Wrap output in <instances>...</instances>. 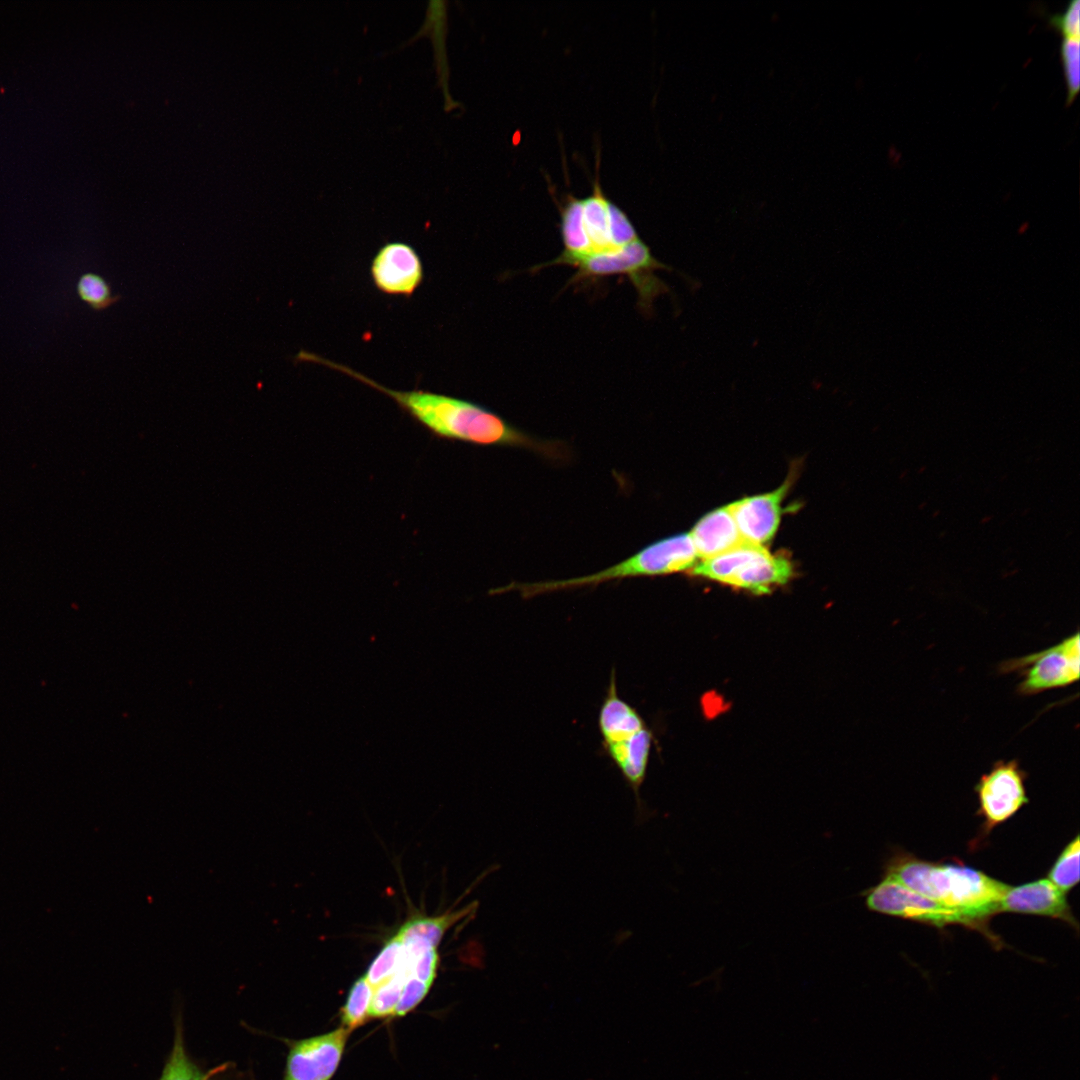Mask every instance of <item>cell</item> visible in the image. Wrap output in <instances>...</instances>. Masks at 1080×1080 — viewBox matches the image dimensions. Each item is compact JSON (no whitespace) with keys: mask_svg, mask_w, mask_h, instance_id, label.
<instances>
[{"mask_svg":"<svg viewBox=\"0 0 1080 1080\" xmlns=\"http://www.w3.org/2000/svg\"><path fill=\"white\" fill-rule=\"evenodd\" d=\"M295 359L323 365L386 395L435 438L473 445L521 447L550 460L568 457V449L562 442L533 437L471 400L422 389L389 388L347 365L306 350H301Z\"/></svg>","mask_w":1080,"mask_h":1080,"instance_id":"1","label":"cell"},{"mask_svg":"<svg viewBox=\"0 0 1080 1080\" xmlns=\"http://www.w3.org/2000/svg\"><path fill=\"white\" fill-rule=\"evenodd\" d=\"M958 912L970 928L991 937L985 922L999 913L1009 885L963 864L934 863L907 853L892 855L884 874Z\"/></svg>","mask_w":1080,"mask_h":1080,"instance_id":"2","label":"cell"},{"mask_svg":"<svg viewBox=\"0 0 1080 1080\" xmlns=\"http://www.w3.org/2000/svg\"><path fill=\"white\" fill-rule=\"evenodd\" d=\"M603 746L635 795L638 823L646 818L640 799L652 745V732L637 710L620 698L612 671L598 718Z\"/></svg>","mask_w":1080,"mask_h":1080,"instance_id":"3","label":"cell"},{"mask_svg":"<svg viewBox=\"0 0 1080 1080\" xmlns=\"http://www.w3.org/2000/svg\"><path fill=\"white\" fill-rule=\"evenodd\" d=\"M697 558L689 534H677L651 543L631 557L590 575L537 583H511L490 590L489 593L519 591L522 597L531 598L543 593L597 585L615 579L688 571L696 565Z\"/></svg>","mask_w":1080,"mask_h":1080,"instance_id":"4","label":"cell"},{"mask_svg":"<svg viewBox=\"0 0 1080 1080\" xmlns=\"http://www.w3.org/2000/svg\"><path fill=\"white\" fill-rule=\"evenodd\" d=\"M556 264L569 265L576 269L570 283L612 275L627 276L638 293L639 305L644 311H649L654 300L668 291V286L655 271L670 268L658 261L641 239L620 248L580 257L559 255L549 263L533 269L539 270Z\"/></svg>","mask_w":1080,"mask_h":1080,"instance_id":"5","label":"cell"},{"mask_svg":"<svg viewBox=\"0 0 1080 1080\" xmlns=\"http://www.w3.org/2000/svg\"><path fill=\"white\" fill-rule=\"evenodd\" d=\"M792 570L784 556L745 541L721 555L697 562L690 573L762 594L786 583Z\"/></svg>","mask_w":1080,"mask_h":1080,"instance_id":"6","label":"cell"},{"mask_svg":"<svg viewBox=\"0 0 1080 1080\" xmlns=\"http://www.w3.org/2000/svg\"><path fill=\"white\" fill-rule=\"evenodd\" d=\"M1001 674L1017 673L1019 696H1034L1074 684L1080 676L1079 632L1059 643L1025 656L1007 659L998 668Z\"/></svg>","mask_w":1080,"mask_h":1080,"instance_id":"7","label":"cell"},{"mask_svg":"<svg viewBox=\"0 0 1080 1080\" xmlns=\"http://www.w3.org/2000/svg\"><path fill=\"white\" fill-rule=\"evenodd\" d=\"M1026 779L1027 773L1017 759L997 760L989 772L981 775L974 791L979 803L977 814L983 818L982 839L1029 802Z\"/></svg>","mask_w":1080,"mask_h":1080,"instance_id":"8","label":"cell"},{"mask_svg":"<svg viewBox=\"0 0 1080 1080\" xmlns=\"http://www.w3.org/2000/svg\"><path fill=\"white\" fill-rule=\"evenodd\" d=\"M869 910L937 927L949 924L968 926L955 910L906 887L891 876L883 875L875 886L862 893Z\"/></svg>","mask_w":1080,"mask_h":1080,"instance_id":"9","label":"cell"},{"mask_svg":"<svg viewBox=\"0 0 1080 1080\" xmlns=\"http://www.w3.org/2000/svg\"><path fill=\"white\" fill-rule=\"evenodd\" d=\"M350 1033L340 1026L329 1033L292 1041L284 1080H330L339 1066Z\"/></svg>","mask_w":1080,"mask_h":1080,"instance_id":"10","label":"cell"},{"mask_svg":"<svg viewBox=\"0 0 1080 1080\" xmlns=\"http://www.w3.org/2000/svg\"><path fill=\"white\" fill-rule=\"evenodd\" d=\"M370 274L374 286L392 296L411 297L424 278L423 264L417 251L404 242H388L374 255Z\"/></svg>","mask_w":1080,"mask_h":1080,"instance_id":"11","label":"cell"},{"mask_svg":"<svg viewBox=\"0 0 1080 1080\" xmlns=\"http://www.w3.org/2000/svg\"><path fill=\"white\" fill-rule=\"evenodd\" d=\"M1000 912L1051 917L1078 929L1065 893L1048 879H1039L1007 889L999 905Z\"/></svg>","mask_w":1080,"mask_h":1080,"instance_id":"12","label":"cell"},{"mask_svg":"<svg viewBox=\"0 0 1080 1080\" xmlns=\"http://www.w3.org/2000/svg\"><path fill=\"white\" fill-rule=\"evenodd\" d=\"M788 487L789 482H786L774 491L745 497L728 505L744 541L763 545L774 536Z\"/></svg>","mask_w":1080,"mask_h":1080,"instance_id":"13","label":"cell"},{"mask_svg":"<svg viewBox=\"0 0 1080 1080\" xmlns=\"http://www.w3.org/2000/svg\"><path fill=\"white\" fill-rule=\"evenodd\" d=\"M1048 21L1062 35L1059 53L1067 89L1066 104L1071 105L1080 90V1L1071 0L1063 12L1050 15Z\"/></svg>","mask_w":1080,"mask_h":1080,"instance_id":"14","label":"cell"},{"mask_svg":"<svg viewBox=\"0 0 1080 1080\" xmlns=\"http://www.w3.org/2000/svg\"><path fill=\"white\" fill-rule=\"evenodd\" d=\"M688 534L697 557L702 560L721 555L745 542L728 505L703 516Z\"/></svg>","mask_w":1080,"mask_h":1080,"instance_id":"15","label":"cell"},{"mask_svg":"<svg viewBox=\"0 0 1080 1080\" xmlns=\"http://www.w3.org/2000/svg\"><path fill=\"white\" fill-rule=\"evenodd\" d=\"M585 232L592 246V254L615 249L612 245L609 222V203L596 180L593 192L582 199Z\"/></svg>","mask_w":1080,"mask_h":1080,"instance_id":"16","label":"cell"},{"mask_svg":"<svg viewBox=\"0 0 1080 1080\" xmlns=\"http://www.w3.org/2000/svg\"><path fill=\"white\" fill-rule=\"evenodd\" d=\"M560 230L564 244L562 257H580L592 254V246L585 232L582 199L571 195L560 209Z\"/></svg>","mask_w":1080,"mask_h":1080,"instance_id":"17","label":"cell"},{"mask_svg":"<svg viewBox=\"0 0 1080 1080\" xmlns=\"http://www.w3.org/2000/svg\"><path fill=\"white\" fill-rule=\"evenodd\" d=\"M475 905H469L455 913L439 917L416 918L406 922L398 931L400 939H417L430 948H436L445 931L459 919L466 916Z\"/></svg>","mask_w":1080,"mask_h":1080,"instance_id":"18","label":"cell"},{"mask_svg":"<svg viewBox=\"0 0 1080 1080\" xmlns=\"http://www.w3.org/2000/svg\"><path fill=\"white\" fill-rule=\"evenodd\" d=\"M159 1080H213L212 1073L203 1071L187 1054L181 1025H177L173 1047Z\"/></svg>","mask_w":1080,"mask_h":1080,"instance_id":"19","label":"cell"},{"mask_svg":"<svg viewBox=\"0 0 1080 1080\" xmlns=\"http://www.w3.org/2000/svg\"><path fill=\"white\" fill-rule=\"evenodd\" d=\"M373 990L365 976L353 983L341 1012L342 1026L350 1032L369 1019Z\"/></svg>","mask_w":1080,"mask_h":1080,"instance_id":"20","label":"cell"},{"mask_svg":"<svg viewBox=\"0 0 1080 1080\" xmlns=\"http://www.w3.org/2000/svg\"><path fill=\"white\" fill-rule=\"evenodd\" d=\"M75 288L79 299L96 312L104 311L121 300V295L112 294L107 280L95 272L82 273Z\"/></svg>","mask_w":1080,"mask_h":1080,"instance_id":"21","label":"cell"},{"mask_svg":"<svg viewBox=\"0 0 1080 1080\" xmlns=\"http://www.w3.org/2000/svg\"><path fill=\"white\" fill-rule=\"evenodd\" d=\"M1079 854L1080 840L1076 835L1065 846L1048 872V880L1064 893L1071 890L1079 881Z\"/></svg>","mask_w":1080,"mask_h":1080,"instance_id":"22","label":"cell"},{"mask_svg":"<svg viewBox=\"0 0 1080 1080\" xmlns=\"http://www.w3.org/2000/svg\"><path fill=\"white\" fill-rule=\"evenodd\" d=\"M402 946V940L398 935H395L386 942L370 964L365 977L373 989L397 972L402 955Z\"/></svg>","mask_w":1080,"mask_h":1080,"instance_id":"23","label":"cell"},{"mask_svg":"<svg viewBox=\"0 0 1080 1080\" xmlns=\"http://www.w3.org/2000/svg\"><path fill=\"white\" fill-rule=\"evenodd\" d=\"M407 978L396 972L391 978L375 987L370 1006V1017L385 1018L394 1016L403 986Z\"/></svg>","mask_w":1080,"mask_h":1080,"instance_id":"24","label":"cell"},{"mask_svg":"<svg viewBox=\"0 0 1080 1080\" xmlns=\"http://www.w3.org/2000/svg\"><path fill=\"white\" fill-rule=\"evenodd\" d=\"M610 235L614 248H620L637 239V231L628 216L617 205L609 203Z\"/></svg>","mask_w":1080,"mask_h":1080,"instance_id":"25","label":"cell"},{"mask_svg":"<svg viewBox=\"0 0 1080 1080\" xmlns=\"http://www.w3.org/2000/svg\"><path fill=\"white\" fill-rule=\"evenodd\" d=\"M430 987L427 983L416 978H408L403 986L394 1016H404L410 1012L423 1000Z\"/></svg>","mask_w":1080,"mask_h":1080,"instance_id":"26","label":"cell"}]
</instances>
